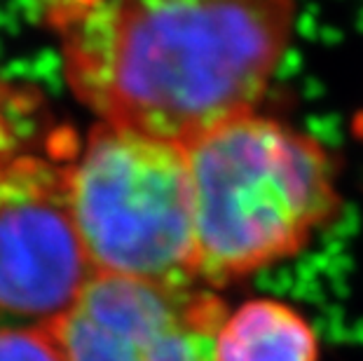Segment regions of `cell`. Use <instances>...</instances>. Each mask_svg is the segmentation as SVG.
Segmentation results:
<instances>
[{
	"mask_svg": "<svg viewBox=\"0 0 363 361\" xmlns=\"http://www.w3.org/2000/svg\"><path fill=\"white\" fill-rule=\"evenodd\" d=\"M0 361H64L48 326L0 328Z\"/></svg>",
	"mask_w": 363,
	"mask_h": 361,
	"instance_id": "obj_7",
	"label": "cell"
},
{
	"mask_svg": "<svg viewBox=\"0 0 363 361\" xmlns=\"http://www.w3.org/2000/svg\"><path fill=\"white\" fill-rule=\"evenodd\" d=\"M197 277L228 284L298 253L337 209L333 165L303 132L244 113L183 145Z\"/></svg>",
	"mask_w": 363,
	"mask_h": 361,
	"instance_id": "obj_2",
	"label": "cell"
},
{
	"mask_svg": "<svg viewBox=\"0 0 363 361\" xmlns=\"http://www.w3.org/2000/svg\"><path fill=\"white\" fill-rule=\"evenodd\" d=\"M61 188L94 274L169 289L199 279L183 145L96 125L61 172Z\"/></svg>",
	"mask_w": 363,
	"mask_h": 361,
	"instance_id": "obj_3",
	"label": "cell"
},
{
	"mask_svg": "<svg viewBox=\"0 0 363 361\" xmlns=\"http://www.w3.org/2000/svg\"><path fill=\"white\" fill-rule=\"evenodd\" d=\"M213 361H319V340L300 312L260 298L225 317Z\"/></svg>",
	"mask_w": 363,
	"mask_h": 361,
	"instance_id": "obj_6",
	"label": "cell"
},
{
	"mask_svg": "<svg viewBox=\"0 0 363 361\" xmlns=\"http://www.w3.org/2000/svg\"><path fill=\"white\" fill-rule=\"evenodd\" d=\"M293 5L64 3L59 35L75 96L111 125L185 145L251 113L289 48Z\"/></svg>",
	"mask_w": 363,
	"mask_h": 361,
	"instance_id": "obj_1",
	"label": "cell"
},
{
	"mask_svg": "<svg viewBox=\"0 0 363 361\" xmlns=\"http://www.w3.org/2000/svg\"><path fill=\"white\" fill-rule=\"evenodd\" d=\"M223 321L204 291L94 274L48 331L64 361H213Z\"/></svg>",
	"mask_w": 363,
	"mask_h": 361,
	"instance_id": "obj_4",
	"label": "cell"
},
{
	"mask_svg": "<svg viewBox=\"0 0 363 361\" xmlns=\"http://www.w3.org/2000/svg\"><path fill=\"white\" fill-rule=\"evenodd\" d=\"M94 277L59 190H17L0 204V314L40 319L71 310Z\"/></svg>",
	"mask_w": 363,
	"mask_h": 361,
	"instance_id": "obj_5",
	"label": "cell"
}]
</instances>
